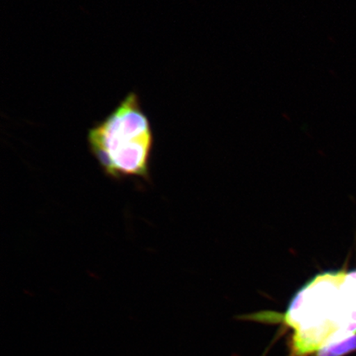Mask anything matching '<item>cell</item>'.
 <instances>
[{
	"mask_svg": "<svg viewBox=\"0 0 356 356\" xmlns=\"http://www.w3.org/2000/svg\"><path fill=\"white\" fill-rule=\"evenodd\" d=\"M284 319L295 330L291 356L356 335V269L315 275L293 297Z\"/></svg>",
	"mask_w": 356,
	"mask_h": 356,
	"instance_id": "cell-1",
	"label": "cell"
},
{
	"mask_svg": "<svg viewBox=\"0 0 356 356\" xmlns=\"http://www.w3.org/2000/svg\"><path fill=\"white\" fill-rule=\"evenodd\" d=\"M87 141L106 177L149 179L154 132L136 92L129 93L108 117L89 129Z\"/></svg>",
	"mask_w": 356,
	"mask_h": 356,
	"instance_id": "cell-2",
	"label": "cell"
},
{
	"mask_svg": "<svg viewBox=\"0 0 356 356\" xmlns=\"http://www.w3.org/2000/svg\"><path fill=\"white\" fill-rule=\"evenodd\" d=\"M356 350V335L322 347L316 356H344Z\"/></svg>",
	"mask_w": 356,
	"mask_h": 356,
	"instance_id": "cell-3",
	"label": "cell"
}]
</instances>
